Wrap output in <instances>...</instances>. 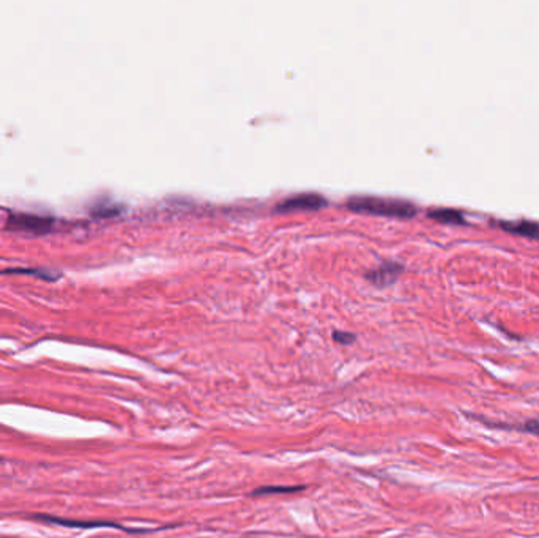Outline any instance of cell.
I'll list each match as a JSON object with an SVG mask.
<instances>
[{
    "mask_svg": "<svg viewBox=\"0 0 539 538\" xmlns=\"http://www.w3.org/2000/svg\"><path fill=\"white\" fill-rule=\"evenodd\" d=\"M349 207L360 212L392 216H412L417 212V206L410 201L377 196H354L349 199Z\"/></svg>",
    "mask_w": 539,
    "mask_h": 538,
    "instance_id": "6da1fadb",
    "label": "cell"
},
{
    "mask_svg": "<svg viewBox=\"0 0 539 538\" xmlns=\"http://www.w3.org/2000/svg\"><path fill=\"white\" fill-rule=\"evenodd\" d=\"M52 221L44 216L35 215H11L10 216V227L11 229H22L28 232L43 234L51 229Z\"/></svg>",
    "mask_w": 539,
    "mask_h": 538,
    "instance_id": "7a4b0ae2",
    "label": "cell"
},
{
    "mask_svg": "<svg viewBox=\"0 0 539 538\" xmlns=\"http://www.w3.org/2000/svg\"><path fill=\"white\" fill-rule=\"evenodd\" d=\"M326 199L317 195V193H300V195H294L287 197L285 201L279 204V209L290 210V209H317L324 206Z\"/></svg>",
    "mask_w": 539,
    "mask_h": 538,
    "instance_id": "3957f363",
    "label": "cell"
},
{
    "mask_svg": "<svg viewBox=\"0 0 539 538\" xmlns=\"http://www.w3.org/2000/svg\"><path fill=\"white\" fill-rule=\"evenodd\" d=\"M401 272H402V264L395 261H386V262H382L379 267L374 268V270L369 272V277H371L372 282H376L377 284H388Z\"/></svg>",
    "mask_w": 539,
    "mask_h": 538,
    "instance_id": "277c9868",
    "label": "cell"
},
{
    "mask_svg": "<svg viewBox=\"0 0 539 538\" xmlns=\"http://www.w3.org/2000/svg\"><path fill=\"white\" fill-rule=\"evenodd\" d=\"M500 226L506 231H511L515 234H522V236H526V237L539 238V225L533 223V221H526V220L500 221Z\"/></svg>",
    "mask_w": 539,
    "mask_h": 538,
    "instance_id": "5b68a950",
    "label": "cell"
},
{
    "mask_svg": "<svg viewBox=\"0 0 539 538\" xmlns=\"http://www.w3.org/2000/svg\"><path fill=\"white\" fill-rule=\"evenodd\" d=\"M476 420H483L479 417H474ZM486 425L492 426V428H500V430H515V431H522V432H530V434H535L539 437V418H531L526 420V422L522 423H497V422H488V420H483Z\"/></svg>",
    "mask_w": 539,
    "mask_h": 538,
    "instance_id": "8992f818",
    "label": "cell"
},
{
    "mask_svg": "<svg viewBox=\"0 0 539 538\" xmlns=\"http://www.w3.org/2000/svg\"><path fill=\"white\" fill-rule=\"evenodd\" d=\"M429 215L432 216V218L447 221V223H464L465 221L464 215H462L459 210H456V209H447V207L433 209V210H431Z\"/></svg>",
    "mask_w": 539,
    "mask_h": 538,
    "instance_id": "52a82bcc",
    "label": "cell"
},
{
    "mask_svg": "<svg viewBox=\"0 0 539 538\" xmlns=\"http://www.w3.org/2000/svg\"><path fill=\"white\" fill-rule=\"evenodd\" d=\"M306 487L298 484V487H262L253 491V496H270V494H292L303 491Z\"/></svg>",
    "mask_w": 539,
    "mask_h": 538,
    "instance_id": "ba28073f",
    "label": "cell"
},
{
    "mask_svg": "<svg viewBox=\"0 0 539 538\" xmlns=\"http://www.w3.org/2000/svg\"><path fill=\"white\" fill-rule=\"evenodd\" d=\"M40 519H46V521H51V523H58V524H63V525H72V528H117L115 524H110V523H79V521H67V519H57V518H43L40 516Z\"/></svg>",
    "mask_w": 539,
    "mask_h": 538,
    "instance_id": "9c48e42d",
    "label": "cell"
},
{
    "mask_svg": "<svg viewBox=\"0 0 539 538\" xmlns=\"http://www.w3.org/2000/svg\"><path fill=\"white\" fill-rule=\"evenodd\" d=\"M333 338L338 343H344V344H349V343H354L355 341V335L354 333H347V332H339L336 330L335 333H333Z\"/></svg>",
    "mask_w": 539,
    "mask_h": 538,
    "instance_id": "30bf717a",
    "label": "cell"
}]
</instances>
